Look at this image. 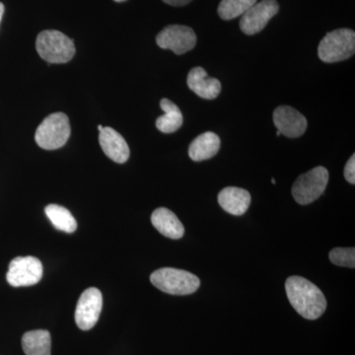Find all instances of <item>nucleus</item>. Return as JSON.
<instances>
[{"instance_id": "nucleus-27", "label": "nucleus", "mask_w": 355, "mask_h": 355, "mask_svg": "<svg viewBox=\"0 0 355 355\" xmlns=\"http://www.w3.org/2000/svg\"><path fill=\"white\" fill-rule=\"evenodd\" d=\"M272 183L273 184H275V179H272Z\"/></svg>"}, {"instance_id": "nucleus-20", "label": "nucleus", "mask_w": 355, "mask_h": 355, "mask_svg": "<svg viewBox=\"0 0 355 355\" xmlns=\"http://www.w3.org/2000/svg\"><path fill=\"white\" fill-rule=\"evenodd\" d=\"M257 0H221L217 12L221 19L232 20L246 13Z\"/></svg>"}, {"instance_id": "nucleus-1", "label": "nucleus", "mask_w": 355, "mask_h": 355, "mask_svg": "<svg viewBox=\"0 0 355 355\" xmlns=\"http://www.w3.org/2000/svg\"><path fill=\"white\" fill-rule=\"evenodd\" d=\"M286 291L292 307L305 319L316 320L326 311L327 300L323 292L304 277L298 275L288 277Z\"/></svg>"}, {"instance_id": "nucleus-6", "label": "nucleus", "mask_w": 355, "mask_h": 355, "mask_svg": "<svg viewBox=\"0 0 355 355\" xmlns=\"http://www.w3.org/2000/svg\"><path fill=\"white\" fill-rule=\"evenodd\" d=\"M328 183V170L318 166L298 177L292 187V196L299 205H310L323 195Z\"/></svg>"}, {"instance_id": "nucleus-16", "label": "nucleus", "mask_w": 355, "mask_h": 355, "mask_svg": "<svg viewBox=\"0 0 355 355\" xmlns=\"http://www.w3.org/2000/svg\"><path fill=\"white\" fill-rule=\"evenodd\" d=\"M220 148V139L216 133L207 132L198 135L189 147V156L193 161L209 160L216 156Z\"/></svg>"}, {"instance_id": "nucleus-2", "label": "nucleus", "mask_w": 355, "mask_h": 355, "mask_svg": "<svg viewBox=\"0 0 355 355\" xmlns=\"http://www.w3.org/2000/svg\"><path fill=\"white\" fill-rule=\"evenodd\" d=\"M150 282L159 291L171 295H190L200 286L197 275L174 268H162L150 275Z\"/></svg>"}, {"instance_id": "nucleus-12", "label": "nucleus", "mask_w": 355, "mask_h": 355, "mask_svg": "<svg viewBox=\"0 0 355 355\" xmlns=\"http://www.w3.org/2000/svg\"><path fill=\"white\" fill-rule=\"evenodd\" d=\"M99 142L104 153L114 162L123 164L130 158V151L127 141L114 128H103L99 135Z\"/></svg>"}, {"instance_id": "nucleus-7", "label": "nucleus", "mask_w": 355, "mask_h": 355, "mask_svg": "<svg viewBox=\"0 0 355 355\" xmlns=\"http://www.w3.org/2000/svg\"><path fill=\"white\" fill-rule=\"evenodd\" d=\"M43 277V265L35 257H17L9 263L6 279L13 287L31 286Z\"/></svg>"}, {"instance_id": "nucleus-5", "label": "nucleus", "mask_w": 355, "mask_h": 355, "mask_svg": "<svg viewBox=\"0 0 355 355\" xmlns=\"http://www.w3.org/2000/svg\"><path fill=\"white\" fill-rule=\"evenodd\" d=\"M71 128L69 116L64 113L51 114L37 128L35 139L41 148L55 150L65 146Z\"/></svg>"}, {"instance_id": "nucleus-15", "label": "nucleus", "mask_w": 355, "mask_h": 355, "mask_svg": "<svg viewBox=\"0 0 355 355\" xmlns=\"http://www.w3.org/2000/svg\"><path fill=\"white\" fill-rule=\"evenodd\" d=\"M154 227L165 237L170 239H181L184 234V228L176 214L166 207H159L154 210L151 216Z\"/></svg>"}, {"instance_id": "nucleus-11", "label": "nucleus", "mask_w": 355, "mask_h": 355, "mask_svg": "<svg viewBox=\"0 0 355 355\" xmlns=\"http://www.w3.org/2000/svg\"><path fill=\"white\" fill-rule=\"evenodd\" d=\"M273 121L280 135L296 139L304 135L307 120L300 112L289 106H280L273 112Z\"/></svg>"}, {"instance_id": "nucleus-19", "label": "nucleus", "mask_w": 355, "mask_h": 355, "mask_svg": "<svg viewBox=\"0 0 355 355\" xmlns=\"http://www.w3.org/2000/svg\"><path fill=\"white\" fill-rule=\"evenodd\" d=\"M44 212L58 230L65 233L76 232L77 222L69 209L58 205H49L44 209Z\"/></svg>"}, {"instance_id": "nucleus-24", "label": "nucleus", "mask_w": 355, "mask_h": 355, "mask_svg": "<svg viewBox=\"0 0 355 355\" xmlns=\"http://www.w3.org/2000/svg\"><path fill=\"white\" fill-rule=\"evenodd\" d=\"M4 13V6L0 2V22H1L2 16H3Z\"/></svg>"}, {"instance_id": "nucleus-18", "label": "nucleus", "mask_w": 355, "mask_h": 355, "mask_svg": "<svg viewBox=\"0 0 355 355\" xmlns=\"http://www.w3.org/2000/svg\"><path fill=\"white\" fill-rule=\"evenodd\" d=\"M160 107L165 114L159 116L156 121V128L163 133L177 132L184 121L183 114L180 111L179 107L169 99L161 100Z\"/></svg>"}, {"instance_id": "nucleus-3", "label": "nucleus", "mask_w": 355, "mask_h": 355, "mask_svg": "<svg viewBox=\"0 0 355 355\" xmlns=\"http://www.w3.org/2000/svg\"><path fill=\"white\" fill-rule=\"evenodd\" d=\"M36 50L49 64H67L76 55L73 41L57 30H46L37 37Z\"/></svg>"}, {"instance_id": "nucleus-21", "label": "nucleus", "mask_w": 355, "mask_h": 355, "mask_svg": "<svg viewBox=\"0 0 355 355\" xmlns=\"http://www.w3.org/2000/svg\"><path fill=\"white\" fill-rule=\"evenodd\" d=\"M329 258L331 263L343 268H354L355 250L354 248H336L331 250Z\"/></svg>"}, {"instance_id": "nucleus-4", "label": "nucleus", "mask_w": 355, "mask_h": 355, "mask_svg": "<svg viewBox=\"0 0 355 355\" xmlns=\"http://www.w3.org/2000/svg\"><path fill=\"white\" fill-rule=\"evenodd\" d=\"M355 33L350 29H338L328 33L318 46V57L324 62H342L354 55Z\"/></svg>"}, {"instance_id": "nucleus-13", "label": "nucleus", "mask_w": 355, "mask_h": 355, "mask_svg": "<svg viewBox=\"0 0 355 355\" xmlns=\"http://www.w3.org/2000/svg\"><path fill=\"white\" fill-rule=\"evenodd\" d=\"M189 88L205 100H214L218 97L221 91V83L218 79L207 76L202 67H195L188 76Z\"/></svg>"}, {"instance_id": "nucleus-10", "label": "nucleus", "mask_w": 355, "mask_h": 355, "mask_svg": "<svg viewBox=\"0 0 355 355\" xmlns=\"http://www.w3.org/2000/svg\"><path fill=\"white\" fill-rule=\"evenodd\" d=\"M279 6L275 0H261L254 4L246 13L243 14L240 21V29L244 34L251 35L260 33L265 29L268 21L277 15Z\"/></svg>"}, {"instance_id": "nucleus-9", "label": "nucleus", "mask_w": 355, "mask_h": 355, "mask_svg": "<svg viewBox=\"0 0 355 355\" xmlns=\"http://www.w3.org/2000/svg\"><path fill=\"white\" fill-rule=\"evenodd\" d=\"M102 307L101 291L95 287L86 289L76 305V322L78 328L83 331L91 330L99 320Z\"/></svg>"}, {"instance_id": "nucleus-8", "label": "nucleus", "mask_w": 355, "mask_h": 355, "mask_svg": "<svg viewBox=\"0 0 355 355\" xmlns=\"http://www.w3.org/2000/svg\"><path fill=\"white\" fill-rule=\"evenodd\" d=\"M156 43L161 49L171 50L176 55H183L195 48L197 35L188 26L170 25L159 33Z\"/></svg>"}, {"instance_id": "nucleus-17", "label": "nucleus", "mask_w": 355, "mask_h": 355, "mask_svg": "<svg viewBox=\"0 0 355 355\" xmlns=\"http://www.w3.org/2000/svg\"><path fill=\"white\" fill-rule=\"evenodd\" d=\"M51 334L46 330L27 331L22 338L26 355H51Z\"/></svg>"}, {"instance_id": "nucleus-25", "label": "nucleus", "mask_w": 355, "mask_h": 355, "mask_svg": "<svg viewBox=\"0 0 355 355\" xmlns=\"http://www.w3.org/2000/svg\"><path fill=\"white\" fill-rule=\"evenodd\" d=\"M103 128H104V127H103V125H98V130H99V132H101V130H103Z\"/></svg>"}, {"instance_id": "nucleus-22", "label": "nucleus", "mask_w": 355, "mask_h": 355, "mask_svg": "<svg viewBox=\"0 0 355 355\" xmlns=\"http://www.w3.org/2000/svg\"><path fill=\"white\" fill-rule=\"evenodd\" d=\"M345 178L349 184H355V155L352 156L345 167Z\"/></svg>"}, {"instance_id": "nucleus-14", "label": "nucleus", "mask_w": 355, "mask_h": 355, "mask_svg": "<svg viewBox=\"0 0 355 355\" xmlns=\"http://www.w3.org/2000/svg\"><path fill=\"white\" fill-rule=\"evenodd\" d=\"M218 202L228 214L236 216H243L251 205V195L244 189L228 187L219 193Z\"/></svg>"}, {"instance_id": "nucleus-26", "label": "nucleus", "mask_w": 355, "mask_h": 355, "mask_svg": "<svg viewBox=\"0 0 355 355\" xmlns=\"http://www.w3.org/2000/svg\"><path fill=\"white\" fill-rule=\"evenodd\" d=\"M114 1H116V2H123V1H125V0H114Z\"/></svg>"}, {"instance_id": "nucleus-23", "label": "nucleus", "mask_w": 355, "mask_h": 355, "mask_svg": "<svg viewBox=\"0 0 355 355\" xmlns=\"http://www.w3.org/2000/svg\"><path fill=\"white\" fill-rule=\"evenodd\" d=\"M162 1L172 6H184L190 3L191 0H162Z\"/></svg>"}]
</instances>
